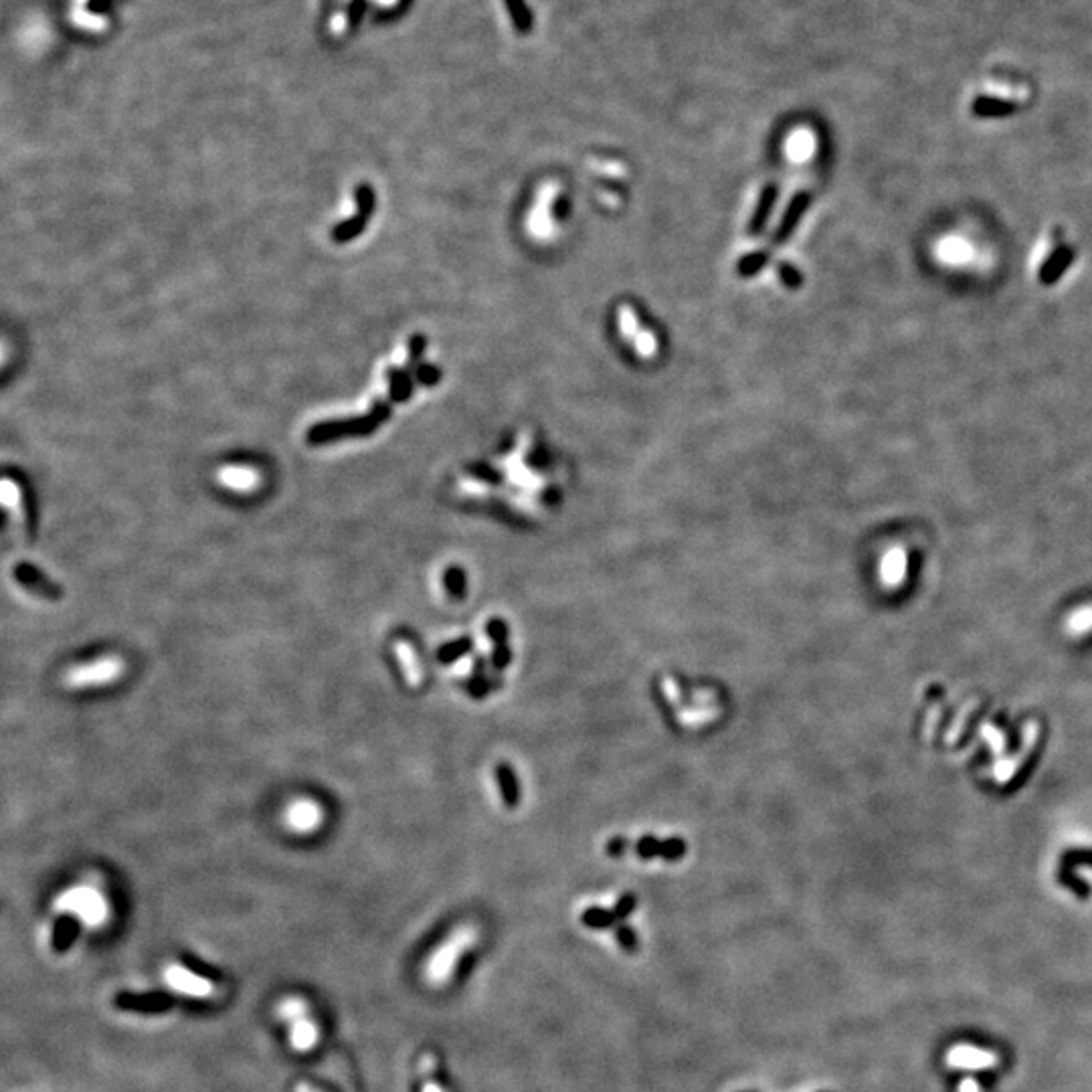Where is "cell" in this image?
Returning a JSON list of instances; mask_svg holds the SVG:
<instances>
[{
    "label": "cell",
    "mask_w": 1092,
    "mask_h": 1092,
    "mask_svg": "<svg viewBox=\"0 0 1092 1092\" xmlns=\"http://www.w3.org/2000/svg\"><path fill=\"white\" fill-rule=\"evenodd\" d=\"M508 660H510V656H508V652H506V649H498L496 656H494V661H496V666H500V668H502V666L508 664Z\"/></svg>",
    "instance_id": "d4e9b609"
},
{
    "label": "cell",
    "mask_w": 1092,
    "mask_h": 1092,
    "mask_svg": "<svg viewBox=\"0 0 1092 1092\" xmlns=\"http://www.w3.org/2000/svg\"><path fill=\"white\" fill-rule=\"evenodd\" d=\"M945 1064L953 1070L983 1072V1070H991L999 1066V1054L987 1050V1048L971 1046V1044H955L945 1054Z\"/></svg>",
    "instance_id": "277c9868"
},
{
    "label": "cell",
    "mask_w": 1092,
    "mask_h": 1092,
    "mask_svg": "<svg viewBox=\"0 0 1092 1092\" xmlns=\"http://www.w3.org/2000/svg\"><path fill=\"white\" fill-rule=\"evenodd\" d=\"M498 779H500V783H502V791H504L506 803H508V805H516V801H518V789H516V781H514L512 771H510L508 767H504V765H502V767L498 769Z\"/></svg>",
    "instance_id": "2e32d148"
},
{
    "label": "cell",
    "mask_w": 1092,
    "mask_h": 1092,
    "mask_svg": "<svg viewBox=\"0 0 1092 1092\" xmlns=\"http://www.w3.org/2000/svg\"><path fill=\"white\" fill-rule=\"evenodd\" d=\"M77 931H79V924L73 917H61L57 923H55L53 928V939H51V945H53L55 953H63L67 951L69 945L75 941Z\"/></svg>",
    "instance_id": "4fadbf2b"
},
{
    "label": "cell",
    "mask_w": 1092,
    "mask_h": 1092,
    "mask_svg": "<svg viewBox=\"0 0 1092 1092\" xmlns=\"http://www.w3.org/2000/svg\"><path fill=\"white\" fill-rule=\"evenodd\" d=\"M63 906L69 910H75L83 921L96 924L106 918V902L96 890H75L63 900Z\"/></svg>",
    "instance_id": "ba28073f"
},
{
    "label": "cell",
    "mask_w": 1092,
    "mask_h": 1092,
    "mask_svg": "<svg viewBox=\"0 0 1092 1092\" xmlns=\"http://www.w3.org/2000/svg\"><path fill=\"white\" fill-rule=\"evenodd\" d=\"M1036 738H1038V724H1036V722H1027L1024 726V747H1022L1020 755L1001 760V763H997L995 769H993V775H995V779L999 781V783H1005V781H1009L1013 775H1016L1020 763L1030 755L1031 747L1036 745Z\"/></svg>",
    "instance_id": "30bf717a"
},
{
    "label": "cell",
    "mask_w": 1092,
    "mask_h": 1092,
    "mask_svg": "<svg viewBox=\"0 0 1092 1092\" xmlns=\"http://www.w3.org/2000/svg\"><path fill=\"white\" fill-rule=\"evenodd\" d=\"M433 1070H435V1064H431V1068H429V1072H427V1066H425V1064H423V1060H421V1072H423V1089H421V1092H445V1090L441 1089V1086L437 1085V1082L431 1078V1076H433Z\"/></svg>",
    "instance_id": "ac0fdd59"
},
{
    "label": "cell",
    "mask_w": 1092,
    "mask_h": 1092,
    "mask_svg": "<svg viewBox=\"0 0 1092 1092\" xmlns=\"http://www.w3.org/2000/svg\"><path fill=\"white\" fill-rule=\"evenodd\" d=\"M1092 629V605H1082L1066 617V631L1070 635H1085Z\"/></svg>",
    "instance_id": "5bb4252c"
},
{
    "label": "cell",
    "mask_w": 1092,
    "mask_h": 1092,
    "mask_svg": "<svg viewBox=\"0 0 1092 1092\" xmlns=\"http://www.w3.org/2000/svg\"><path fill=\"white\" fill-rule=\"evenodd\" d=\"M124 661L118 657H103V660L92 661V664L79 666L67 674V686H93V684H107L122 674Z\"/></svg>",
    "instance_id": "8992f818"
},
{
    "label": "cell",
    "mask_w": 1092,
    "mask_h": 1092,
    "mask_svg": "<svg viewBox=\"0 0 1092 1092\" xmlns=\"http://www.w3.org/2000/svg\"><path fill=\"white\" fill-rule=\"evenodd\" d=\"M279 1020L290 1026L287 1038L290 1046L296 1052H309L318 1046L320 1040V1027L309 1018L308 1004L300 997H286L278 1008Z\"/></svg>",
    "instance_id": "3957f363"
},
{
    "label": "cell",
    "mask_w": 1092,
    "mask_h": 1092,
    "mask_svg": "<svg viewBox=\"0 0 1092 1092\" xmlns=\"http://www.w3.org/2000/svg\"><path fill=\"white\" fill-rule=\"evenodd\" d=\"M324 821V811L312 799H296L286 810V825L298 833H308L318 829Z\"/></svg>",
    "instance_id": "52a82bcc"
},
{
    "label": "cell",
    "mask_w": 1092,
    "mask_h": 1092,
    "mask_svg": "<svg viewBox=\"0 0 1092 1092\" xmlns=\"http://www.w3.org/2000/svg\"><path fill=\"white\" fill-rule=\"evenodd\" d=\"M478 939L476 927L463 924L458 927L449 936L431 953L423 969L425 981L431 987H445L453 977L458 969V961L472 949V945Z\"/></svg>",
    "instance_id": "6da1fadb"
},
{
    "label": "cell",
    "mask_w": 1092,
    "mask_h": 1092,
    "mask_svg": "<svg viewBox=\"0 0 1092 1092\" xmlns=\"http://www.w3.org/2000/svg\"><path fill=\"white\" fill-rule=\"evenodd\" d=\"M467 646H470V643H467V642H455V643H449V646L441 648L440 657H441V660H451V657H459L463 652H466Z\"/></svg>",
    "instance_id": "ffe728a7"
},
{
    "label": "cell",
    "mask_w": 1092,
    "mask_h": 1092,
    "mask_svg": "<svg viewBox=\"0 0 1092 1092\" xmlns=\"http://www.w3.org/2000/svg\"><path fill=\"white\" fill-rule=\"evenodd\" d=\"M941 257L947 265H971V261L975 259V247L967 237H959V235H949L947 239H943L939 247Z\"/></svg>",
    "instance_id": "8fae6325"
},
{
    "label": "cell",
    "mask_w": 1092,
    "mask_h": 1092,
    "mask_svg": "<svg viewBox=\"0 0 1092 1092\" xmlns=\"http://www.w3.org/2000/svg\"><path fill=\"white\" fill-rule=\"evenodd\" d=\"M1076 251L1066 243L1062 233L1042 235L1031 253V273L1042 286H1052L1072 269Z\"/></svg>",
    "instance_id": "7a4b0ae2"
},
{
    "label": "cell",
    "mask_w": 1092,
    "mask_h": 1092,
    "mask_svg": "<svg viewBox=\"0 0 1092 1092\" xmlns=\"http://www.w3.org/2000/svg\"><path fill=\"white\" fill-rule=\"evenodd\" d=\"M445 583H447V587H449L451 593H459V589L463 587V577L458 573V571L453 569V571H449V573H447Z\"/></svg>",
    "instance_id": "7402d4cb"
},
{
    "label": "cell",
    "mask_w": 1092,
    "mask_h": 1092,
    "mask_svg": "<svg viewBox=\"0 0 1092 1092\" xmlns=\"http://www.w3.org/2000/svg\"><path fill=\"white\" fill-rule=\"evenodd\" d=\"M983 737H986V741L991 742V749H993V752H995V755L1004 752L1005 738H1004V734L999 733V730H993L991 726H983Z\"/></svg>",
    "instance_id": "e0dca14e"
},
{
    "label": "cell",
    "mask_w": 1092,
    "mask_h": 1092,
    "mask_svg": "<svg viewBox=\"0 0 1092 1092\" xmlns=\"http://www.w3.org/2000/svg\"><path fill=\"white\" fill-rule=\"evenodd\" d=\"M15 579L19 580V584H23L25 589H29V593L33 595L43 597L47 601H57L61 599L63 593L61 587H57L55 583H51L45 575L41 573L38 569H34L33 565H27V562H20L16 565L15 569Z\"/></svg>",
    "instance_id": "9c48e42d"
},
{
    "label": "cell",
    "mask_w": 1092,
    "mask_h": 1092,
    "mask_svg": "<svg viewBox=\"0 0 1092 1092\" xmlns=\"http://www.w3.org/2000/svg\"><path fill=\"white\" fill-rule=\"evenodd\" d=\"M905 569H906V557L902 550H892L888 554L887 562H884V575H887L888 583H900L902 577H905Z\"/></svg>",
    "instance_id": "9a60e30c"
},
{
    "label": "cell",
    "mask_w": 1092,
    "mask_h": 1092,
    "mask_svg": "<svg viewBox=\"0 0 1092 1092\" xmlns=\"http://www.w3.org/2000/svg\"><path fill=\"white\" fill-rule=\"evenodd\" d=\"M490 635H492L494 639H498V642H502V639L506 638V625H504V623H502V621L490 623Z\"/></svg>",
    "instance_id": "cb8c5ba5"
},
{
    "label": "cell",
    "mask_w": 1092,
    "mask_h": 1092,
    "mask_svg": "<svg viewBox=\"0 0 1092 1092\" xmlns=\"http://www.w3.org/2000/svg\"><path fill=\"white\" fill-rule=\"evenodd\" d=\"M668 860H678L680 855H684V844L680 840H670L661 844V852Z\"/></svg>",
    "instance_id": "d6986e66"
},
{
    "label": "cell",
    "mask_w": 1092,
    "mask_h": 1092,
    "mask_svg": "<svg viewBox=\"0 0 1092 1092\" xmlns=\"http://www.w3.org/2000/svg\"><path fill=\"white\" fill-rule=\"evenodd\" d=\"M395 653H397V660L401 664L403 674H405V680L409 682V686H419L421 684V666L419 660H417L415 649L409 642L401 639V642L395 643Z\"/></svg>",
    "instance_id": "7c38bea8"
},
{
    "label": "cell",
    "mask_w": 1092,
    "mask_h": 1092,
    "mask_svg": "<svg viewBox=\"0 0 1092 1092\" xmlns=\"http://www.w3.org/2000/svg\"><path fill=\"white\" fill-rule=\"evenodd\" d=\"M165 979L172 991L180 993V995L192 997V999H206V997L213 995L214 991L213 983H210L209 979L201 977V975H196L195 971H191L188 967L178 965V963H172V965L166 967Z\"/></svg>",
    "instance_id": "5b68a950"
},
{
    "label": "cell",
    "mask_w": 1092,
    "mask_h": 1092,
    "mask_svg": "<svg viewBox=\"0 0 1092 1092\" xmlns=\"http://www.w3.org/2000/svg\"><path fill=\"white\" fill-rule=\"evenodd\" d=\"M957 1092H983V1089H981V1085H979V1081L967 1076V1078H963V1081L957 1085Z\"/></svg>",
    "instance_id": "603a6c76"
},
{
    "label": "cell",
    "mask_w": 1092,
    "mask_h": 1092,
    "mask_svg": "<svg viewBox=\"0 0 1092 1092\" xmlns=\"http://www.w3.org/2000/svg\"><path fill=\"white\" fill-rule=\"evenodd\" d=\"M638 852L642 854L643 858H649V855L661 852V844H657L653 837H643V840L638 844Z\"/></svg>",
    "instance_id": "44dd1931"
}]
</instances>
